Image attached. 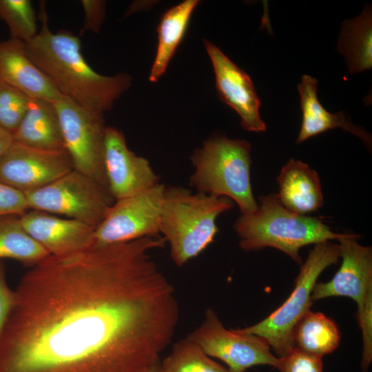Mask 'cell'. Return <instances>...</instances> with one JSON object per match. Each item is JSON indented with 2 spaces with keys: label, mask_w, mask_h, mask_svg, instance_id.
<instances>
[{
  "label": "cell",
  "mask_w": 372,
  "mask_h": 372,
  "mask_svg": "<svg viewBox=\"0 0 372 372\" xmlns=\"http://www.w3.org/2000/svg\"><path fill=\"white\" fill-rule=\"evenodd\" d=\"M164 372H230L214 361L188 337L176 342L161 363Z\"/></svg>",
  "instance_id": "cb8c5ba5"
},
{
  "label": "cell",
  "mask_w": 372,
  "mask_h": 372,
  "mask_svg": "<svg viewBox=\"0 0 372 372\" xmlns=\"http://www.w3.org/2000/svg\"><path fill=\"white\" fill-rule=\"evenodd\" d=\"M161 236L49 255L14 290L0 372H150L179 319Z\"/></svg>",
  "instance_id": "6da1fadb"
},
{
  "label": "cell",
  "mask_w": 372,
  "mask_h": 372,
  "mask_svg": "<svg viewBox=\"0 0 372 372\" xmlns=\"http://www.w3.org/2000/svg\"><path fill=\"white\" fill-rule=\"evenodd\" d=\"M234 229L243 250L276 248L300 265L299 251L302 247L338 240L344 236L333 232L318 218L287 209L273 194L260 196L259 205L252 213L241 214L234 224Z\"/></svg>",
  "instance_id": "277c9868"
},
{
  "label": "cell",
  "mask_w": 372,
  "mask_h": 372,
  "mask_svg": "<svg viewBox=\"0 0 372 372\" xmlns=\"http://www.w3.org/2000/svg\"><path fill=\"white\" fill-rule=\"evenodd\" d=\"M24 194L29 209L74 219L95 228L115 201L107 188L75 169Z\"/></svg>",
  "instance_id": "52a82bcc"
},
{
  "label": "cell",
  "mask_w": 372,
  "mask_h": 372,
  "mask_svg": "<svg viewBox=\"0 0 372 372\" xmlns=\"http://www.w3.org/2000/svg\"><path fill=\"white\" fill-rule=\"evenodd\" d=\"M199 2L198 0H185L163 14L157 27L158 45L149 75V81H158L165 72L185 37L193 12Z\"/></svg>",
  "instance_id": "ffe728a7"
},
{
  "label": "cell",
  "mask_w": 372,
  "mask_h": 372,
  "mask_svg": "<svg viewBox=\"0 0 372 372\" xmlns=\"http://www.w3.org/2000/svg\"><path fill=\"white\" fill-rule=\"evenodd\" d=\"M50 254L23 227L19 216L0 217V258L34 265Z\"/></svg>",
  "instance_id": "603a6c76"
},
{
  "label": "cell",
  "mask_w": 372,
  "mask_h": 372,
  "mask_svg": "<svg viewBox=\"0 0 372 372\" xmlns=\"http://www.w3.org/2000/svg\"><path fill=\"white\" fill-rule=\"evenodd\" d=\"M54 104L59 118L64 147L74 169L109 190L104 165L107 126L103 114L84 108L64 96Z\"/></svg>",
  "instance_id": "ba28073f"
},
{
  "label": "cell",
  "mask_w": 372,
  "mask_h": 372,
  "mask_svg": "<svg viewBox=\"0 0 372 372\" xmlns=\"http://www.w3.org/2000/svg\"><path fill=\"white\" fill-rule=\"evenodd\" d=\"M40 17L42 27L36 37L24 43L29 59L54 84L59 92L77 105L104 114L131 85L128 74L102 75L87 63L79 37L62 30L52 32L45 6Z\"/></svg>",
  "instance_id": "7a4b0ae2"
},
{
  "label": "cell",
  "mask_w": 372,
  "mask_h": 372,
  "mask_svg": "<svg viewBox=\"0 0 372 372\" xmlns=\"http://www.w3.org/2000/svg\"><path fill=\"white\" fill-rule=\"evenodd\" d=\"M19 218L24 229L50 255H66L94 243L96 228L81 221L33 209Z\"/></svg>",
  "instance_id": "9a60e30c"
},
{
  "label": "cell",
  "mask_w": 372,
  "mask_h": 372,
  "mask_svg": "<svg viewBox=\"0 0 372 372\" xmlns=\"http://www.w3.org/2000/svg\"><path fill=\"white\" fill-rule=\"evenodd\" d=\"M84 12L83 31L99 32L105 17V2L101 0H82Z\"/></svg>",
  "instance_id": "f546056e"
},
{
  "label": "cell",
  "mask_w": 372,
  "mask_h": 372,
  "mask_svg": "<svg viewBox=\"0 0 372 372\" xmlns=\"http://www.w3.org/2000/svg\"><path fill=\"white\" fill-rule=\"evenodd\" d=\"M0 81L29 98L54 103L63 96L52 81L29 59L24 43L16 39L0 41Z\"/></svg>",
  "instance_id": "2e32d148"
},
{
  "label": "cell",
  "mask_w": 372,
  "mask_h": 372,
  "mask_svg": "<svg viewBox=\"0 0 372 372\" xmlns=\"http://www.w3.org/2000/svg\"><path fill=\"white\" fill-rule=\"evenodd\" d=\"M358 235L344 234L338 240L341 266L330 281L316 282L311 293L312 301L333 296L353 299L358 305V319L367 295L372 291V249L358 243Z\"/></svg>",
  "instance_id": "7c38bea8"
},
{
  "label": "cell",
  "mask_w": 372,
  "mask_h": 372,
  "mask_svg": "<svg viewBox=\"0 0 372 372\" xmlns=\"http://www.w3.org/2000/svg\"><path fill=\"white\" fill-rule=\"evenodd\" d=\"M72 169L65 149H41L14 141L0 159V182L25 194L48 185Z\"/></svg>",
  "instance_id": "8fae6325"
},
{
  "label": "cell",
  "mask_w": 372,
  "mask_h": 372,
  "mask_svg": "<svg viewBox=\"0 0 372 372\" xmlns=\"http://www.w3.org/2000/svg\"><path fill=\"white\" fill-rule=\"evenodd\" d=\"M251 147L245 140L211 136L191 157L189 185L197 192L229 198L242 214L252 213L258 203L250 179Z\"/></svg>",
  "instance_id": "5b68a950"
},
{
  "label": "cell",
  "mask_w": 372,
  "mask_h": 372,
  "mask_svg": "<svg viewBox=\"0 0 372 372\" xmlns=\"http://www.w3.org/2000/svg\"><path fill=\"white\" fill-rule=\"evenodd\" d=\"M188 338L207 355L224 362L230 372H245L257 365L276 367L278 362L263 338L227 329L210 308L206 310L202 323Z\"/></svg>",
  "instance_id": "30bf717a"
},
{
  "label": "cell",
  "mask_w": 372,
  "mask_h": 372,
  "mask_svg": "<svg viewBox=\"0 0 372 372\" xmlns=\"http://www.w3.org/2000/svg\"><path fill=\"white\" fill-rule=\"evenodd\" d=\"M150 372H164L161 368V366L155 369H154L153 371H150Z\"/></svg>",
  "instance_id": "d6a6232c"
},
{
  "label": "cell",
  "mask_w": 372,
  "mask_h": 372,
  "mask_svg": "<svg viewBox=\"0 0 372 372\" xmlns=\"http://www.w3.org/2000/svg\"><path fill=\"white\" fill-rule=\"evenodd\" d=\"M233 206L225 196L194 193L180 186L165 187L159 231L169 244L175 265L183 266L214 240L217 218Z\"/></svg>",
  "instance_id": "3957f363"
},
{
  "label": "cell",
  "mask_w": 372,
  "mask_h": 372,
  "mask_svg": "<svg viewBox=\"0 0 372 372\" xmlns=\"http://www.w3.org/2000/svg\"><path fill=\"white\" fill-rule=\"evenodd\" d=\"M203 43L211 61L220 99L239 115L244 130L265 131L259 112L260 101L249 76L214 43L207 39Z\"/></svg>",
  "instance_id": "5bb4252c"
},
{
  "label": "cell",
  "mask_w": 372,
  "mask_h": 372,
  "mask_svg": "<svg viewBox=\"0 0 372 372\" xmlns=\"http://www.w3.org/2000/svg\"><path fill=\"white\" fill-rule=\"evenodd\" d=\"M13 142L12 135L0 126V159Z\"/></svg>",
  "instance_id": "1f68e13d"
},
{
  "label": "cell",
  "mask_w": 372,
  "mask_h": 372,
  "mask_svg": "<svg viewBox=\"0 0 372 372\" xmlns=\"http://www.w3.org/2000/svg\"><path fill=\"white\" fill-rule=\"evenodd\" d=\"M29 99L22 92L0 81V126L12 135L27 111Z\"/></svg>",
  "instance_id": "484cf974"
},
{
  "label": "cell",
  "mask_w": 372,
  "mask_h": 372,
  "mask_svg": "<svg viewBox=\"0 0 372 372\" xmlns=\"http://www.w3.org/2000/svg\"><path fill=\"white\" fill-rule=\"evenodd\" d=\"M14 300V291L6 282L5 270L0 262V334L12 310Z\"/></svg>",
  "instance_id": "4dcf8cb0"
},
{
  "label": "cell",
  "mask_w": 372,
  "mask_h": 372,
  "mask_svg": "<svg viewBox=\"0 0 372 372\" xmlns=\"http://www.w3.org/2000/svg\"><path fill=\"white\" fill-rule=\"evenodd\" d=\"M358 321L363 337L362 372H368L372 360V291L366 296L363 311Z\"/></svg>",
  "instance_id": "83f0119b"
},
{
  "label": "cell",
  "mask_w": 372,
  "mask_h": 372,
  "mask_svg": "<svg viewBox=\"0 0 372 372\" xmlns=\"http://www.w3.org/2000/svg\"><path fill=\"white\" fill-rule=\"evenodd\" d=\"M293 340L296 348L322 358L338 347L340 335L331 319L322 313L309 310L297 324Z\"/></svg>",
  "instance_id": "7402d4cb"
},
{
  "label": "cell",
  "mask_w": 372,
  "mask_h": 372,
  "mask_svg": "<svg viewBox=\"0 0 372 372\" xmlns=\"http://www.w3.org/2000/svg\"><path fill=\"white\" fill-rule=\"evenodd\" d=\"M165 187L158 183L139 194L115 200L95 229L94 244L107 245L160 236Z\"/></svg>",
  "instance_id": "9c48e42d"
},
{
  "label": "cell",
  "mask_w": 372,
  "mask_h": 372,
  "mask_svg": "<svg viewBox=\"0 0 372 372\" xmlns=\"http://www.w3.org/2000/svg\"><path fill=\"white\" fill-rule=\"evenodd\" d=\"M12 137L14 141L34 148L65 149L54 104L43 99L30 98L27 111Z\"/></svg>",
  "instance_id": "d6986e66"
},
{
  "label": "cell",
  "mask_w": 372,
  "mask_h": 372,
  "mask_svg": "<svg viewBox=\"0 0 372 372\" xmlns=\"http://www.w3.org/2000/svg\"><path fill=\"white\" fill-rule=\"evenodd\" d=\"M279 192L276 198L287 209L300 214L318 211L323 196L318 173L307 164L290 159L277 177Z\"/></svg>",
  "instance_id": "e0dca14e"
},
{
  "label": "cell",
  "mask_w": 372,
  "mask_h": 372,
  "mask_svg": "<svg viewBox=\"0 0 372 372\" xmlns=\"http://www.w3.org/2000/svg\"><path fill=\"white\" fill-rule=\"evenodd\" d=\"M276 368L280 372H323L322 358L296 347L285 356L278 358Z\"/></svg>",
  "instance_id": "4316f807"
},
{
  "label": "cell",
  "mask_w": 372,
  "mask_h": 372,
  "mask_svg": "<svg viewBox=\"0 0 372 372\" xmlns=\"http://www.w3.org/2000/svg\"><path fill=\"white\" fill-rule=\"evenodd\" d=\"M339 258L338 245L329 241L315 245L302 265L294 289L287 300L260 322L234 331L263 338L277 358L289 353L296 347L294 330L313 302L311 293L318 278L327 267L336 263Z\"/></svg>",
  "instance_id": "8992f818"
},
{
  "label": "cell",
  "mask_w": 372,
  "mask_h": 372,
  "mask_svg": "<svg viewBox=\"0 0 372 372\" xmlns=\"http://www.w3.org/2000/svg\"><path fill=\"white\" fill-rule=\"evenodd\" d=\"M0 19L7 24L10 39L26 43L38 33L37 17L31 1L0 0Z\"/></svg>",
  "instance_id": "d4e9b609"
},
{
  "label": "cell",
  "mask_w": 372,
  "mask_h": 372,
  "mask_svg": "<svg viewBox=\"0 0 372 372\" xmlns=\"http://www.w3.org/2000/svg\"><path fill=\"white\" fill-rule=\"evenodd\" d=\"M317 87L316 79L306 74L302 76L301 82L298 84L302 117L297 143L328 130L341 127L371 145V136L366 130L346 120L342 112L333 114L325 110L318 99Z\"/></svg>",
  "instance_id": "ac0fdd59"
},
{
  "label": "cell",
  "mask_w": 372,
  "mask_h": 372,
  "mask_svg": "<svg viewBox=\"0 0 372 372\" xmlns=\"http://www.w3.org/2000/svg\"><path fill=\"white\" fill-rule=\"evenodd\" d=\"M104 165L108 189L115 200L133 196L159 183L149 161L131 151L123 132L107 126Z\"/></svg>",
  "instance_id": "4fadbf2b"
},
{
  "label": "cell",
  "mask_w": 372,
  "mask_h": 372,
  "mask_svg": "<svg viewBox=\"0 0 372 372\" xmlns=\"http://www.w3.org/2000/svg\"><path fill=\"white\" fill-rule=\"evenodd\" d=\"M28 210L25 194L0 182V217L21 216Z\"/></svg>",
  "instance_id": "f1b7e54d"
},
{
  "label": "cell",
  "mask_w": 372,
  "mask_h": 372,
  "mask_svg": "<svg viewBox=\"0 0 372 372\" xmlns=\"http://www.w3.org/2000/svg\"><path fill=\"white\" fill-rule=\"evenodd\" d=\"M338 50L351 74L372 67V14L369 6L357 17L345 20L341 27Z\"/></svg>",
  "instance_id": "44dd1931"
}]
</instances>
